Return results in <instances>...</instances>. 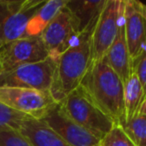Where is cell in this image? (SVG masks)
I'll use <instances>...</instances> for the list:
<instances>
[{
  "instance_id": "6da1fadb",
  "label": "cell",
  "mask_w": 146,
  "mask_h": 146,
  "mask_svg": "<svg viewBox=\"0 0 146 146\" xmlns=\"http://www.w3.org/2000/svg\"><path fill=\"white\" fill-rule=\"evenodd\" d=\"M80 85L115 123L124 121V83L105 61L92 63Z\"/></svg>"
},
{
  "instance_id": "e0dca14e",
  "label": "cell",
  "mask_w": 146,
  "mask_h": 146,
  "mask_svg": "<svg viewBox=\"0 0 146 146\" xmlns=\"http://www.w3.org/2000/svg\"><path fill=\"white\" fill-rule=\"evenodd\" d=\"M120 125L136 146H146V114L139 113Z\"/></svg>"
},
{
  "instance_id": "7c38bea8",
  "label": "cell",
  "mask_w": 146,
  "mask_h": 146,
  "mask_svg": "<svg viewBox=\"0 0 146 146\" xmlns=\"http://www.w3.org/2000/svg\"><path fill=\"white\" fill-rule=\"evenodd\" d=\"M125 83L132 74V60L128 51L123 26V17L118 29L115 40L113 41L103 59Z\"/></svg>"
},
{
  "instance_id": "5bb4252c",
  "label": "cell",
  "mask_w": 146,
  "mask_h": 146,
  "mask_svg": "<svg viewBox=\"0 0 146 146\" xmlns=\"http://www.w3.org/2000/svg\"><path fill=\"white\" fill-rule=\"evenodd\" d=\"M106 0L98 1H73L67 0L66 7L77 23L80 33L93 29Z\"/></svg>"
},
{
  "instance_id": "8fae6325",
  "label": "cell",
  "mask_w": 146,
  "mask_h": 146,
  "mask_svg": "<svg viewBox=\"0 0 146 146\" xmlns=\"http://www.w3.org/2000/svg\"><path fill=\"white\" fill-rule=\"evenodd\" d=\"M43 121L70 146H100V140L71 120L57 104Z\"/></svg>"
},
{
  "instance_id": "30bf717a",
  "label": "cell",
  "mask_w": 146,
  "mask_h": 146,
  "mask_svg": "<svg viewBox=\"0 0 146 146\" xmlns=\"http://www.w3.org/2000/svg\"><path fill=\"white\" fill-rule=\"evenodd\" d=\"M146 5L135 0H124L123 26L131 60L134 61L146 47Z\"/></svg>"
},
{
  "instance_id": "d6986e66",
  "label": "cell",
  "mask_w": 146,
  "mask_h": 146,
  "mask_svg": "<svg viewBox=\"0 0 146 146\" xmlns=\"http://www.w3.org/2000/svg\"><path fill=\"white\" fill-rule=\"evenodd\" d=\"M100 146H136L122 126L115 123L109 132L100 140Z\"/></svg>"
},
{
  "instance_id": "3957f363",
  "label": "cell",
  "mask_w": 146,
  "mask_h": 146,
  "mask_svg": "<svg viewBox=\"0 0 146 146\" xmlns=\"http://www.w3.org/2000/svg\"><path fill=\"white\" fill-rule=\"evenodd\" d=\"M58 105L71 120L89 131L99 140L115 124L109 116L96 105L81 85L69 93Z\"/></svg>"
},
{
  "instance_id": "7402d4cb",
  "label": "cell",
  "mask_w": 146,
  "mask_h": 146,
  "mask_svg": "<svg viewBox=\"0 0 146 146\" xmlns=\"http://www.w3.org/2000/svg\"><path fill=\"white\" fill-rule=\"evenodd\" d=\"M140 113L146 114V98H145V100H144L143 104H142V107H141V109H140Z\"/></svg>"
},
{
  "instance_id": "4fadbf2b",
  "label": "cell",
  "mask_w": 146,
  "mask_h": 146,
  "mask_svg": "<svg viewBox=\"0 0 146 146\" xmlns=\"http://www.w3.org/2000/svg\"><path fill=\"white\" fill-rule=\"evenodd\" d=\"M19 131L33 146H70L43 120L28 117L23 121Z\"/></svg>"
},
{
  "instance_id": "cb8c5ba5",
  "label": "cell",
  "mask_w": 146,
  "mask_h": 146,
  "mask_svg": "<svg viewBox=\"0 0 146 146\" xmlns=\"http://www.w3.org/2000/svg\"><path fill=\"white\" fill-rule=\"evenodd\" d=\"M145 14H146V8H145Z\"/></svg>"
},
{
  "instance_id": "7a4b0ae2",
  "label": "cell",
  "mask_w": 146,
  "mask_h": 146,
  "mask_svg": "<svg viewBox=\"0 0 146 146\" xmlns=\"http://www.w3.org/2000/svg\"><path fill=\"white\" fill-rule=\"evenodd\" d=\"M91 30L79 35L76 42L56 61L50 86L53 100L59 104L69 93L80 86L90 67Z\"/></svg>"
},
{
  "instance_id": "44dd1931",
  "label": "cell",
  "mask_w": 146,
  "mask_h": 146,
  "mask_svg": "<svg viewBox=\"0 0 146 146\" xmlns=\"http://www.w3.org/2000/svg\"><path fill=\"white\" fill-rule=\"evenodd\" d=\"M132 73L139 80L146 98V47L141 54L132 61Z\"/></svg>"
},
{
  "instance_id": "5b68a950",
  "label": "cell",
  "mask_w": 146,
  "mask_h": 146,
  "mask_svg": "<svg viewBox=\"0 0 146 146\" xmlns=\"http://www.w3.org/2000/svg\"><path fill=\"white\" fill-rule=\"evenodd\" d=\"M43 0H0V43L26 37V28Z\"/></svg>"
},
{
  "instance_id": "2e32d148",
  "label": "cell",
  "mask_w": 146,
  "mask_h": 146,
  "mask_svg": "<svg viewBox=\"0 0 146 146\" xmlns=\"http://www.w3.org/2000/svg\"><path fill=\"white\" fill-rule=\"evenodd\" d=\"M144 100L145 95L143 88L136 75L132 73L131 76L124 83V121L132 119L140 113Z\"/></svg>"
},
{
  "instance_id": "ffe728a7",
  "label": "cell",
  "mask_w": 146,
  "mask_h": 146,
  "mask_svg": "<svg viewBox=\"0 0 146 146\" xmlns=\"http://www.w3.org/2000/svg\"><path fill=\"white\" fill-rule=\"evenodd\" d=\"M0 146H33L32 143L15 129L0 130Z\"/></svg>"
},
{
  "instance_id": "ba28073f",
  "label": "cell",
  "mask_w": 146,
  "mask_h": 146,
  "mask_svg": "<svg viewBox=\"0 0 146 146\" xmlns=\"http://www.w3.org/2000/svg\"><path fill=\"white\" fill-rule=\"evenodd\" d=\"M80 34L75 19L65 5L42 31L40 37L48 57L56 62L76 42Z\"/></svg>"
},
{
  "instance_id": "52a82bcc",
  "label": "cell",
  "mask_w": 146,
  "mask_h": 146,
  "mask_svg": "<svg viewBox=\"0 0 146 146\" xmlns=\"http://www.w3.org/2000/svg\"><path fill=\"white\" fill-rule=\"evenodd\" d=\"M56 62L47 58L39 62L18 66L0 74V87H23L50 92Z\"/></svg>"
},
{
  "instance_id": "9c48e42d",
  "label": "cell",
  "mask_w": 146,
  "mask_h": 146,
  "mask_svg": "<svg viewBox=\"0 0 146 146\" xmlns=\"http://www.w3.org/2000/svg\"><path fill=\"white\" fill-rule=\"evenodd\" d=\"M48 58V53L39 36H26L0 47V74L29 63Z\"/></svg>"
},
{
  "instance_id": "603a6c76",
  "label": "cell",
  "mask_w": 146,
  "mask_h": 146,
  "mask_svg": "<svg viewBox=\"0 0 146 146\" xmlns=\"http://www.w3.org/2000/svg\"><path fill=\"white\" fill-rule=\"evenodd\" d=\"M1 46H2V44H1V43H0V47H1Z\"/></svg>"
},
{
  "instance_id": "8992f818",
  "label": "cell",
  "mask_w": 146,
  "mask_h": 146,
  "mask_svg": "<svg viewBox=\"0 0 146 146\" xmlns=\"http://www.w3.org/2000/svg\"><path fill=\"white\" fill-rule=\"evenodd\" d=\"M0 102L33 119L42 120L55 106L50 92L23 87H0Z\"/></svg>"
},
{
  "instance_id": "9a60e30c",
  "label": "cell",
  "mask_w": 146,
  "mask_h": 146,
  "mask_svg": "<svg viewBox=\"0 0 146 146\" xmlns=\"http://www.w3.org/2000/svg\"><path fill=\"white\" fill-rule=\"evenodd\" d=\"M66 3V0L44 1L29 20L26 28V36H39Z\"/></svg>"
},
{
  "instance_id": "277c9868",
  "label": "cell",
  "mask_w": 146,
  "mask_h": 146,
  "mask_svg": "<svg viewBox=\"0 0 146 146\" xmlns=\"http://www.w3.org/2000/svg\"><path fill=\"white\" fill-rule=\"evenodd\" d=\"M124 0H106L91 32L90 65L104 59L115 40L123 17Z\"/></svg>"
},
{
  "instance_id": "ac0fdd59",
  "label": "cell",
  "mask_w": 146,
  "mask_h": 146,
  "mask_svg": "<svg viewBox=\"0 0 146 146\" xmlns=\"http://www.w3.org/2000/svg\"><path fill=\"white\" fill-rule=\"evenodd\" d=\"M28 116L10 109L0 102V130L15 129L19 130L23 121Z\"/></svg>"
}]
</instances>
